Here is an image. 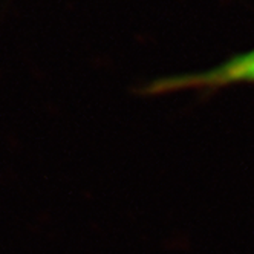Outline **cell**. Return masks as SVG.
Listing matches in <instances>:
<instances>
[{
  "label": "cell",
  "instance_id": "obj_1",
  "mask_svg": "<svg viewBox=\"0 0 254 254\" xmlns=\"http://www.w3.org/2000/svg\"><path fill=\"white\" fill-rule=\"evenodd\" d=\"M254 84V49L238 54L222 64L213 69L197 72V74H186L170 78H162L147 87L149 94H166L175 90L190 89H216L230 84Z\"/></svg>",
  "mask_w": 254,
  "mask_h": 254
}]
</instances>
